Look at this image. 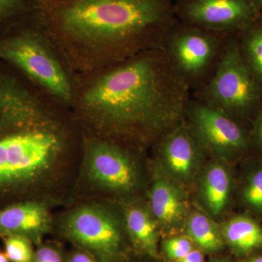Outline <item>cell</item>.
I'll return each instance as SVG.
<instances>
[{"label":"cell","mask_w":262,"mask_h":262,"mask_svg":"<svg viewBox=\"0 0 262 262\" xmlns=\"http://www.w3.org/2000/svg\"><path fill=\"white\" fill-rule=\"evenodd\" d=\"M237 262H262V250L251 253L242 259L237 260Z\"/></svg>","instance_id":"obj_29"},{"label":"cell","mask_w":262,"mask_h":262,"mask_svg":"<svg viewBox=\"0 0 262 262\" xmlns=\"http://www.w3.org/2000/svg\"><path fill=\"white\" fill-rule=\"evenodd\" d=\"M183 231L184 235L205 254H220L226 248L220 227L203 212H189Z\"/></svg>","instance_id":"obj_18"},{"label":"cell","mask_w":262,"mask_h":262,"mask_svg":"<svg viewBox=\"0 0 262 262\" xmlns=\"http://www.w3.org/2000/svg\"><path fill=\"white\" fill-rule=\"evenodd\" d=\"M227 163L215 158L207 165L200 179V198L214 216L226 211L236 190V179Z\"/></svg>","instance_id":"obj_15"},{"label":"cell","mask_w":262,"mask_h":262,"mask_svg":"<svg viewBox=\"0 0 262 262\" xmlns=\"http://www.w3.org/2000/svg\"><path fill=\"white\" fill-rule=\"evenodd\" d=\"M82 129L70 108L0 117V209L27 201L75 200Z\"/></svg>","instance_id":"obj_3"},{"label":"cell","mask_w":262,"mask_h":262,"mask_svg":"<svg viewBox=\"0 0 262 262\" xmlns=\"http://www.w3.org/2000/svg\"><path fill=\"white\" fill-rule=\"evenodd\" d=\"M253 2H254L255 5H256L258 10L262 12V0H253Z\"/></svg>","instance_id":"obj_31"},{"label":"cell","mask_w":262,"mask_h":262,"mask_svg":"<svg viewBox=\"0 0 262 262\" xmlns=\"http://www.w3.org/2000/svg\"><path fill=\"white\" fill-rule=\"evenodd\" d=\"M67 262H98L87 251L77 247L72 246L70 251H67Z\"/></svg>","instance_id":"obj_25"},{"label":"cell","mask_w":262,"mask_h":262,"mask_svg":"<svg viewBox=\"0 0 262 262\" xmlns=\"http://www.w3.org/2000/svg\"><path fill=\"white\" fill-rule=\"evenodd\" d=\"M126 262H168L165 261L162 256L153 257L146 255L137 254L134 253Z\"/></svg>","instance_id":"obj_27"},{"label":"cell","mask_w":262,"mask_h":262,"mask_svg":"<svg viewBox=\"0 0 262 262\" xmlns=\"http://www.w3.org/2000/svg\"><path fill=\"white\" fill-rule=\"evenodd\" d=\"M226 248L236 261L262 250V222L244 212L226 221L220 227Z\"/></svg>","instance_id":"obj_16"},{"label":"cell","mask_w":262,"mask_h":262,"mask_svg":"<svg viewBox=\"0 0 262 262\" xmlns=\"http://www.w3.org/2000/svg\"><path fill=\"white\" fill-rule=\"evenodd\" d=\"M53 234L98 262H126L134 253L121 208L108 200L77 198L55 215Z\"/></svg>","instance_id":"obj_6"},{"label":"cell","mask_w":262,"mask_h":262,"mask_svg":"<svg viewBox=\"0 0 262 262\" xmlns=\"http://www.w3.org/2000/svg\"><path fill=\"white\" fill-rule=\"evenodd\" d=\"M0 61L70 110L75 75L71 72L34 14L0 36Z\"/></svg>","instance_id":"obj_5"},{"label":"cell","mask_w":262,"mask_h":262,"mask_svg":"<svg viewBox=\"0 0 262 262\" xmlns=\"http://www.w3.org/2000/svg\"><path fill=\"white\" fill-rule=\"evenodd\" d=\"M191 96L155 48L75 75L70 110L84 132L145 149L184 120Z\"/></svg>","instance_id":"obj_1"},{"label":"cell","mask_w":262,"mask_h":262,"mask_svg":"<svg viewBox=\"0 0 262 262\" xmlns=\"http://www.w3.org/2000/svg\"><path fill=\"white\" fill-rule=\"evenodd\" d=\"M239 52L262 85V18L237 34Z\"/></svg>","instance_id":"obj_19"},{"label":"cell","mask_w":262,"mask_h":262,"mask_svg":"<svg viewBox=\"0 0 262 262\" xmlns=\"http://www.w3.org/2000/svg\"><path fill=\"white\" fill-rule=\"evenodd\" d=\"M229 36L177 20L161 48L173 70L192 93L214 74Z\"/></svg>","instance_id":"obj_8"},{"label":"cell","mask_w":262,"mask_h":262,"mask_svg":"<svg viewBox=\"0 0 262 262\" xmlns=\"http://www.w3.org/2000/svg\"><path fill=\"white\" fill-rule=\"evenodd\" d=\"M250 137L251 151L262 157V106L250 129Z\"/></svg>","instance_id":"obj_24"},{"label":"cell","mask_w":262,"mask_h":262,"mask_svg":"<svg viewBox=\"0 0 262 262\" xmlns=\"http://www.w3.org/2000/svg\"><path fill=\"white\" fill-rule=\"evenodd\" d=\"M184 120L206 152L217 159L237 163L252 152L250 130L219 108L191 96Z\"/></svg>","instance_id":"obj_9"},{"label":"cell","mask_w":262,"mask_h":262,"mask_svg":"<svg viewBox=\"0 0 262 262\" xmlns=\"http://www.w3.org/2000/svg\"><path fill=\"white\" fill-rule=\"evenodd\" d=\"M243 163L236 180V195L239 204L262 222V157L251 152Z\"/></svg>","instance_id":"obj_17"},{"label":"cell","mask_w":262,"mask_h":262,"mask_svg":"<svg viewBox=\"0 0 262 262\" xmlns=\"http://www.w3.org/2000/svg\"><path fill=\"white\" fill-rule=\"evenodd\" d=\"M150 209L165 234L184 230L189 213V202L182 184L165 177L153 181L147 192Z\"/></svg>","instance_id":"obj_13"},{"label":"cell","mask_w":262,"mask_h":262,"mask_svg":"<svg viewBox=\"0 0 262 262\" xmlns=\"http://www.w3.org/2000/svg\"><path fill=\"white\" fill-rule=\"evenodd\" d=\"M35 0H0V36L34 14Z\"/></svg>","instance_id":"obj_20"},{"label":"cell","mask_w":262,"mask_h":262,"mask_svg":"<svg viewBox=\"0 0 262 262\" xmlns=\"http://www.w3.org/2000/svg\"><path fill=\"white\" fill-rule=\"evenodd\" d=\"M117 203L122 209L134 252L159 257L161 230L148 201L143 196H136Z\"/></svg>","instance_id":"obj_14"},{"label":"cell","mask_w":262,"mask_h":262,"mask_svg":"<svg viewBox=\"0 0 262 262\" xmlns=\"http://www.w3.org/2000/svg\"><path fill=\"white\" fill-rule=\"evenodd\" d=\"M34 16L74 75L161 47L171 0H35Z\"/></svg>","instance_id":"obj_2"},{"label":"cell","mask_w":262,"mask_h":262,"mask_svg":"<svg viewBox=\"0 0 262 262\" xmlns=\"http://www.w3.org/2000/svg\"><path fill=\"white\" fill-rule=\"evenodd\" d=\"M1 239L10 262H34L35 246L30 239L20 235L5 236Z\"/></svg>","instance_id":"obj_21"},{"label":"cell","mask_w":262,"mask_h":262,"mask_svg":"<svg viewBox=\"0 0 262 262\" xmlns=\"http://www.w3.org/2000/svg\"><path fill=\"white\" fill-rule=\"evenodd\" d=\"M208 262H237L233 256L225 254L211 255L210 256Z\"/></svg>","instance_id":"obj_28"},{"label":"cell","mask_w":262,"mask_h":262,"mask_svg":"<svg viewBox=\"0 0 262 262\" xmlns=\"http://www.w3.org/2000/svg\"><path fill=\"white\" fill-rule=\"evenodd\" d=\"M152 146L157 163L165 177L182 185H188L195 180L206 152L184 120Z\"/></svg>","instance_id":"obj_11"},{"label":"cell","mask_w":262,"mask_h":262,"mask_svg":"<svg viewBox=\"0 0 262 262\" xmlns=\"http://www.w3.org/2000/svg\"><path fill=\"white\" fill-rule=\"evenodd\" d=\"M192 96L225 112L250 130L262 106V85L241 56L237 34L229 36L214 74Z\"/></svg>","instance_id":"obj_7"},{"label":"cell","mask_w":262,"mask_h":262,"mask_svg":"<svg viewBox=\"0 0 262 262\" xmlns=\"http://www.w3.org/2000/svg\"><path fill=\"white\" fill-rule=\"evenodd\" d=\"M144 150L82 131L75 199L120 202L143 196L146 180L140 156Z\"/></svg>","instance_id":"obj_4"},{"label":"cell","mask_w":262,"mask_h":262,"mask_svg":"<svg viewBox=\"0 0 262 262\" xmlns=\"http://www.w3.org/2000/svg\"><path fill=\"white\" fill-rule=\"evenodd\" d=\"M195 248L190 239L185 235H170L163 239L160 245V252L168 262H177L185 257Z\"/></svg>","instance_id":"obj_22"},{"label":"cell","mask_w":262,"mask_h":262,"mask_svg":"<svg viewBox=\"0 0 262 262\" xmlns=\"http://www.w3.org/2000/svg\"><path fill=\"white\" fill-rule=\"evenodd\" d=\"M54 207L42 201L20 202L0 209V239L8 235L27 237L34 244H41L53 234Z\"/></svg>","instance_id":"obj_12"},{"label":"cell","mask_w":262,"mask_h":262,"mask_svg":"<svg viewBox=\"0 0 262 262\" xmlns=\"http://www.w3.org/2000/svg\"><path fill=\"white\" fill-rule=\"evenodd\" d=\"M181 21L227 35L242 32L262 18L253 0H177Z\"/></svg>","instance_id":"obj_10"},{"label":"cell","mask_w":262,"mask_h":262,"mask_svg":"<svg viewBox=\"0 0 262 262\" xmlns=\"http://www.w3.org/2000/svg\"><path fill=\"white\" fill-rule=\"evenodd\" d=\"M67 251L63 241L45 239L35 246L34 262H67Z\"/></svg>","instance_id":"obj_23"},{"label":"cell","mask_w":262,"mask_h":262,"mask_svg":"<svg viewBox=\"0 0 262 262\" xmlns=\"http://www.w3.org/2000/svg\"><path fill=\"white\" fill-rule=\"evenodd\" d=\"M0 262H10L9 258L5 254V251L0 250Z\"/></svg>","instance_id":"obj_30"},{"label":"cell","mask_w":262,"mask_h":262,"mask_svg":"<svg viewBox=\"0 0 262 262\" xmlns=\"http://www.w3.org/2000/svg\"><path fill=\"white\" fill-rule=\"evenodd\" d=\"M177 262H206L205 253L195 248L185 257Z\"/></svg>","instance_id":"obj_26"}]
</instances>
